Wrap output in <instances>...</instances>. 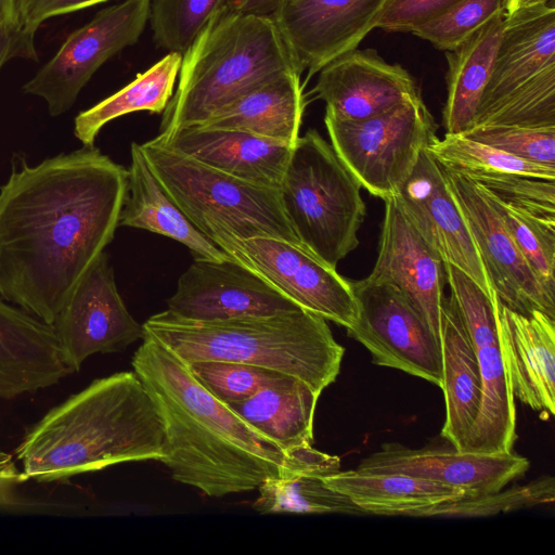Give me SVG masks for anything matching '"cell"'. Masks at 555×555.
<instances>
[{
  "label": "cell",
  "instance_id": "obj_14",
  "mask_svg": "<svg viewBox=\"0 0 555 555\" xmlns=\"http://www.w3.org/2000/svg\"><path fill=\"white\" fill-rule=\"evenodd\" d=\"M442 168L498 299L521 314L539 310L555 319V296L531 270L485 191L470 179Z\"/></svg>",
  "mask_w": 555,
  "mask_h": 555
},
{
  "label": "cell",
  "instance_id": "obj_25",
  "mask_svg": "<svg viewBox=\"0 0 555 555\" xmlns=\"http://www.w3.org/2000/svg\"><path fill=\"white\" fill-rule=\"evenodd\" d=\"M552 66H555L554 3L505 14L491 75L476 115Z\"/></svg>",
  "mask_w": 555,
  "mask_h": 555
},
{
  "label": "cell",
  "instance_id": "obj_31",
  "mask_svg": "<svg viewBox=\"0 0 555 555\" xmlns=\"http://www.w3.org/2000/svg\"><path fill=\"white\" fill-rule=\"evenodd\" d=\"M322 479L364 514L413 516L420 509L465 496L463 490L402 474H365L353 469Z\"/></svg>",
  "mask_w": 555,
  "mask_h": 555
},
{
  "label": "cell",
  "instance_id": "obj_45",
  "mask_svg": "<svg viewBox=\"0 0 555 555\" xmlns=\"http://www.w3.org/2000/svg\"><path fill=\"white\" fill-rule=\"evenodd\" d=\"M284 0H227L225 7L240 13L271 15Z\"/></svg>",
  "mask_w": 555,
  "mask_h": 555
},
{
  "label": "cell",
  "instance_id": "obj_36",
  "mask_svg": "<svg viewBox=\"0 0 555 555\" xmlns=\"http://www.w3.org/2000/svg\"><path fill=\"white\" fill-rule=\"evenodd\" d=\"M555 500V480L546 476L524 486L476 495L463 496L420 509L416 517H480L550 504Z\"/></svg>",
  "mask_w": 555,
  "mask_h": 555
},
{
  "label": "cell",
  "instance_id": "obj_6",
  "mask_svg": "<svg viewBox=\"0 0 555 555\" xmlns=\"http://www.w3.org/2000/svg\"><path fill=\"white\" fill-rule=\"evenodd\" d=\"M140 145L175 203L228 256L237 243L255 236L302 245L285 216L279 189L227 175L154 139Z\"/></svg>",
  "mask_w": 555,
  "mask_h": 555
},
{
  "label": "cell",
  "instance_id": "obj_21",
  "mask_svg": "<svg viewBox=\"0 0 555 555\" xmlns=\"http://www.w3.org/2000/svg\"><path fill=\"white\" fill-rule=\"evenodd\" d=\"M312 93L325 102L326 114L344 120L365 119L421 95L405 68L374 49L358 48L325 65Z\"/></svg>",
  "mask_w": 555,
  "mask_h": 555
},
{
  "label": "cell",
  "instance_id": "obj_39",
  "mask_svg": "<svg viewBox=\"0 0 555 555\" xmlns=\"http://www.w3.org/2000/svg\"><path fill=\"white\" fill-rule=\"evenodd\" d=\"M461 134L516 157L555 168V126H475Z\"/></svg>",
  "mask_w": 555,
  "mask_h": 555
},
{
  "label": "cell",
  "instance_id": "obj_29",
  "mask_svg": "<svg viewBox=\"0 0 555 555\" xmlns=\"http://www.w3.org/2000/svg\"><path fill=\"white\" fill-rule=\"evenodd\" d=\"M319 397L302 380L284 376L248 398L227 405L262 437L289 453L312 446Z\"/></svg>",
  "mask_w": 555,
  "mask_h": 555
},
{
  "label": "cell",
  "instance_id": "obj_16",
  "mask_svg": "<svg viewBox=\"0 0 555 555\" xmlns=\"http://www.w3.org/2000/svg\"><path fill=\"white\" fill-rule=\"evenodd\" d=\"M386 0H284L270 16L297 72L309 79L336 57L358 48Z\"/></svg>",
  "mask_w": 555,
  "mask_h": 555
},
{
  "label": "cell",
  "instance_id": "obj_26",
  "mask_svg": "<svg viewBox=\"0 0 555 555\" xmlns=\"http://www.w3.org/2000/svg\"><path fill=\"white\" fill-rule=\"evenodd\" d=\"M441 383L446 420L441 436L464 451L481 403V377L469 334L451 297L441 313Z\"/></svg>",
  "mask_w": 555,
  "mask_h": 555
},
{
  "label": "cell",
  "instance_id": "obj_12",
  "mask_svg": "<svg viewBox=\"0 0 555 555\" xmlns=\"http://www.w3.org/2000/svg\"><path fill=\"white\" fill-rule=\"evenodd\" d=\"M229 257L261 275L301 308L346 330L357 319L350 281L300 244L272 236L237 243Z\"/></svg>",
  "mask_w": 555,
  "mask_h": 555
},
{
  "label": "cell",
  "instance_id": "obj_4",
  "mask_svg": "<svg viewBox=\"0 0 555 555\" xmlns=\"http://www.w3.org/2000/svg\"><path fill=\"white\" fill-rule=\"evenodd\" d=\"M143 326L188 365L209 360L253 364L300 379L318 395L336 380L345 353L326 320L306 309L222 321H190L165 310Z\"/></svg>",
  "mask_w": 555,
  "mask_h": 555
},
{
  "label": "cell",
  "instance_id": "obj_33",
  "mask_svg": "<svg viewBox=\"0 0 555 555\" xmlns=\"http://www.w3.org/2000/svg\"><path fill=\"white\" fill-rule=\"evenodd\" d=\"M322 476L297 474L268 478L258 490L253 508L260 514H364L346 495L325 485Z\"/></svg>",
  "mask_w": 555,
  "mask_h": 555
},
{
  "label": "cell",
  "instance_id": "obj_47",
  "mask_svg": "<svg viewBox=\"0 0 555 555\" xmlns=\"http://www.w3.org/2000/svg\"><path fill=\"white\" fill-rule=\"evenodd\" d=\"M18 18V0H0V18Z\"/></svg>",
  "mask_w": 555,
  "mask_h": 555
},
{
  "label": "cell",
  "instance_id": "obj_2",
  "mask_svg": "<svg viewBox=\"0 0 555 555\" xmlns=\"http://www.w3.org/2000/svg\"><path fill=\"white\" fill-rule=\"evenodd\" d=\"M131 359L164 425L160 462L172 479L207 496L255 490L268 478L340 469L312 446L283 452L211 395L189 366L147 335Z\"/></svg>",
  "mask_w": 555,
  "mask_h": 555
},
{
  "label": "cell",
  "instance_id": "obj_46",
  "mask_svg": "<svg viewBox=\"0 0 555 555\" xmlns=\"http://www.w3.org/2000/svg\"><path fill=\"white\" fill-rule=\"evenodd\" d=\"M553 3L554 0H505L504 12L511 14L518 9Z\"/></svg>",
  "mask_w": 555,
  "mask_h": 555
},
{
  "label": "cell",
  "instance_id": "obj_13",
  "mask_svg": "<svg viewBox=\"0 0 555 555\" xmlns=\"http://www.w3.org/2000/svg\"><path fill=\"white\" fill-rule=\"evenodd\" d=\"M52 325L73 373L89 357L120 352L146 335L124 304L104 251L80 278Z\"/></svg>",
  "mask_w": 555,
  "mask_h": 555
},
{
  "label": "cell",
  "instance_id": "obj_44",
  "mask_svg": "<svg viewBox=\"0 0 555 555\" xmlns=\"http://www.w3.org/2000/svg\"><path fill=\"white\" fill-rule=\"evenodd\" d=\"M24 481L13 456L0 450V506L17 504V488Z\"/></svg>",
  "mask_w": 555,
  "mask_h": 555
},
{
  "label": "cell",
  "instance_id": "obj_37",
  "mask_svg": "<svg viewBox=\"0 0 555 555\" xmlns=\"http://www.w3.org/2000/svg\"><path fill=\"white\" fill-rule=\"evenodd\" d=\"M227 0H151L149 22L157 47L184 54Z\"/></svg>",
  "mask_w": 555,
  "mask_h": 555
},
{
  "label": "cell",
  "instance_id": "obj_20",
  "mask_svg": "<svg viewBox=\"0 0 555 555\" xmlns=\"http://www.w3.org/2000/svg\"><path fill=\"white\" fill-rule=\"evenodd\" d=\"M444 168L457 172L496 198L555 212V168L542 166L461 133H446L427 147Z\"/></svg>",
  "mask_w": 555,
  "mask_h": 555
},
{
  "label": "cell",
  "instance_id": "obj_27",
  "mask_svg": "<svg viewBox=\"0 0 555 555\" xmlns=\"http://www.w3.org/2000/svg\"><path fill=\"white\" fill-rule=\"evenodd\" d=\"M127 193L119 225L157 233L186 246L194 257L222 260L229 256L189 220L152 171L138 143L130 149Z\"/></svg>",
  "mask_w": 555,
  "mask_h": 555
},
{
  "label": "cell",
  "instance_id": "obj_43",
  "mask_svg": "<svg viewBox=\"0 0 555 555\" xmlns=\"http://www.w3.org/2000/svg\"><path fill=\"white\" fill-rule=\"evenodd\" d=\"M34 40L18 18H0V69L14 57L36 59Z\"/></svg>",
  "mask_w": 555,
  "mask_h": 555
},
{
  "label": "cell",
  "instance_id": "obj_42",
  "mask_svg": "<svg viewBox=\"0 0 555 555\" xmlns=\"http://www.w3.org/2000/svg\"><path fill=\"white\" fill-rule=\"evenodd\" d=\"M107 0H18V17L24 29L36 34L50 17L79 11Z\"/></svg>",
  "mask_w": 555,
  "mask_h": 555
},
{
  "label": "cell",
  "instance_id": "obj_19",
  "mask_svg": "<svg viewBox=\"0 0 555 555\" xmlns=\"http://www.w3.org/2000/svg\"><path fill=\"white\" fill-rule=\"evenodd\" d=\"M528 459L509 452L481 453L452 449H411L385 443L364 457L356 470L365 474H402L463 490L465 496L499 491L521 477Z\"/></svg>",
  "mask_w": 555,
  "mask_h": 555
},
{
  "label": "cell",
  "instance_id": "obj_10",
  "mask_svg": "<svg viewBox=\"0 0 555 555\" xmlns=\"http://www.w3.org/2000/svg\"><path fill=\"white\" fill-rule=\"evenodd\" d=\"M350 284L357 319L348 336L369 350L374 364L440 387V341L409 297L393 284L369 278Z\"/></svg>",
  "mask_w": 555,
  "mask_h": 555
},
{
  "label": "cell",
  "instance_id": "obj_32",
  "mask_svg": "<svg viewBox=\"0 0 555 555\" xmlns=\"http://www.w3.org/2000/svg\"><path fill=\"white\" fill-rule=\"evenodd\" d=\"M181 63L182 54L169 52L122 89L79 113L74 121L75 137L83 146H91L100 130L113 119L139 111L164 112Z\"/></svg>",
  "mask_w": 555,
  "mask_h": 555
},
{
  "label": "cell",
  "instance_id": "obj_35",
  "mask_svg": "<svg viewBox=\"0 0 555 555\" xmlns=\"http://www.w3.org/2000/svg\"><path fill=\"white\" fill-rule=\"evenodd\" d=\"M475 126H555V66L543 69L477 114Z\"/></svg>",
  "mask_w": 555,
  "mask_h": 555
},
{
  "label": "cell",
  "instance_id": "obj_9",
  "mask_svg": "<svg viewBox=\"0 0 555 555\" xmlns=\"http://www.w3.org/2000/svg\"><path fill=\"white\" fill-rule=\"evenodd\" d=\"M447 284L469 334L481 377V403L464 451L509 452L516 439L515 397L503 357L494 298L467 274L444 262Z\"/></svg>",
  "mask_w": 555,
  "mask_h": 555
},
{
  "label": "cell",
  "instance_id": "obj_40",
  "mask_svg": "<svg viewBox=\"0 0 555 555\" xmlns=\"http://www.w3.org/2000/svg\"><path fill=\"white\" fill-rule=\"evenodd\" d=\"M504 4L505 0H461L412 34L439 50L449 51L504 11Z\"/></svg>",
  "mask_w": 555,
  "mask_h": 555
},
{
  "label": "cell",
  "instance_id": "obj_1",
  "mask_svg": "<svg viewBox=\"0 0 555 555\" xmlns=\"http://www.w3.org/2000/svg\"><path fill=\"white\" fill-rule=\"evenodd\" d=\"M128 169L94 145L14 165L0 188V296L53 324L114 238Z\"/></svg>",
  "mask_w": 555,
  "mask_h": 555
},
{
  "label": "cell",
  "instance_id": "obj_41",
  "mask_svg": "<svg viewBox=\"0 0 555 555\" xmlns=\"http://www.w3.org/2000/svg\"><path fill=\"white\" fill-rule=\"evenodd\" d=\"M459 1L461 0H386L376 28L391 33H413Z\"/></svg>",
  "mask_w": 555,
  "mask_h": 555
},
{
  "label": "cell",
  "instance_id": "obj_7",
  "mask_svg": "<svg viewBox=\"0 0 555 555\" xmlns=\"http://www.w3.org/2000/svg\"><path fill=\"white\" fill-rule=\"evenodd\" d=\"M361 188L317 130L297 139L279 188L281 204L301 244L333 268L359 245L366 211Z\"/></svg>",
  "mask_w": 555,
  "mask_h": 555
},
{
  "label": "cell",
  "instance_id": "obj_15",
  "mask_svg": "<svg viewBox=\"0 0 555 555\" xmlns=\"http://www.w3.org/2000/svg\"><path fill=\"white\" fill-rule=\"evenodd\" d=\"M304 309L231 257H194L178 280L167 311L190 321L266 317Z\"/></svg>",
  "mask_w": 555,
  "mask_h": 555
},
{
  "label": "cell",
  "instance_id": "obj_38",
  "mask_svg": "<svg viewBox=\"0 0 555 555\" xmlns=\"http://www.w3.org/2000/svg\"><path fill=\"white\" fill-rule=\"evenodd\" d=\"M188 366L196 379L225 404L244 400L259 389L288 376L261 366L232 361H198Z\"/></svg>",
  "mask_w": 555,
  "mask_h": 555
},
{
  "label": "cell",
  "instance_id": "obj_34",
  "mask_svg": "<svg viewBox=\"0 0 555 555\" xmlns=\"http://www.w3.org/2000/svg\"><path fill=\"white\" fill-rule=\"evenodd\" d=\"M485 193L531 270L555 296V212L513 205Z\"/></svg>",
  "mask_w": 555,
  "mask_h": 555
},
{
  "label": "cell",
  "instance_id": "obj_17",
  "mask_svg": "<svg viewBox=\"0 0 555 555\" xmlns=\"http://www.w3.org/2000/svg\"><path fill=\"white\" fill-rule=\"evenodd\" d=\"M384 202L377 259L367 278L400 288L440 341L447 284L444 261L412 222L397 195Z\"/></svg>",
  "mask_w": 555,
  "mask_h": 555
},
{
  "label": "cell",
  "instance_id": "obj_5",
  "mask_svg": "<svg viewBox=\"0 0 555 555\" xmlns=\"http://www.w3.org/2000/svg\"><path fill=\"white\" fill-rule=\"evenodd\" d=\"M285 70L297 72L272 17L224 4L182 55L178 88L164 109L159 134L205 122Z\"/></svg>",
  "mask_w": 555,
  "mask_h": 555
},
{
  "label": "cell",
  "instance_id": "obj_24",
  "mask_svg": "<svg viewBox=\"0 0 555 555\" xmlns=\"http://www.w3.org/2000/svg\"><path fill=\"white\" fill-rule=\"evenodd\" d=\"M72 373L53 325L0 299V398L36 392Z\"/></svg>",
  "mask_w": 555,
  "mask_h": 555
},
{
  "label": "cell",
  "instance_id": "obj_18",
  "mask_svg": "<svg viewBox=\"0 0 555 555\" xmlns=\"http://www.w3.org/2000/svg\"><path fill=\"white\" fill-rule=\"evenodd\" d=\"M397 197L443 261L463 271L490 298H494L495 293L443 168L427 149L421 152Z\"/></svg>",
  "mask_w": 555,
  "mask_h": 555
},
{
  "label": "cell",
  "instance_id": "obj_22",
  "mask_svg": "<svg viewBox=\"0 0 555 555\" xmlns=\"http://www.w3.org/2000/svg\"><path fill=\"white\" fill-rule=\"evenodd\" d=\"M498 332L514 397L535 411L555 413V319L525 315L494 298Z\"/></svg>",
  "mask_w": 555,
  "mask_h": 555
},
{
  "label": "cell",
  "instance_id": "obj_11",
  "mask_svg": "<svg viewBox=\"0 0 555 555\" xmlns=\"http://www.w3.org/2000/svg\"><path fill=\"white\" fill-rule=\"evenodd\" d=\"M150 5L151 0H124L99 11L68 35L24 91L43 99L53 117L68 111L102 64L137 43L149 22Z\"/></svg>",
  "mask_w": 555,
  "mask_h": 555
},
{
  "label": "cell",
  "instance_id": "obj_3",
  "mask_svg": "<svg viewBox=\"0 0 555 555\" xmlns=\"http://www.w3.org/2000/svg\"><path fill=\"white\" fill-rule=\"evenodd\" d=\"M25 480L63 481L164 456V425L132 371L96 378L51 409L16 449Z\"/></svg>",
  "mask_w": 555,
  "mask_h": 555
},
{
  "label": "cell",
  "instance_id": "obj_28",
  "mask_svg": "<svg viewBox=\"0 0 555 555\" xmlns=\"http://www.w3.org/2000/svg\"><path fill=\"white\" fill-rule=\"evenodd\" d=\"M300 76L296 70L282 72L197 126L241 130L294 145L305 109Z\"/></svg>",
  "mask_w": 555,
  "mask_h": 555
},
{
  "label": "cell",
  "instance_id": "obj_30",
  "mask_svg": "<svg viewBox=\"0 0 555 555\" xmlns=\"http://www.w3.org/2000/svg\"><path fill=\"white\" fill-rule=\"evenodd\" d=\"M504 23L505 12L501 11L457 47L444 51L448 70L442 122L446 133H463L473 127Z\"/></svg>",
  "mask_w": 555,
  "mask_h": 555
},
{
  "label": "cell",
  "instance_id": "obj_23",
  "mask_svg": "<svg viewBox=\"0 0 555 555\" xmlns=\"http://www.w3.org/2000/svg\"><path fill=\"white\" fill-rule=\"evenodd\" d=\"M154 140L216 170L273 189L280 188L293 147L241 130L198 126Z\"/></svg>",
  "mask_w": 555,
  "mask_h": 555
},
{
  "label": "cell",
  "instance_id": "obj_8",
  "mask_svg": "<svg viewBox=\"0 0 555 555\" xmlns=\"http://www.w3.org/2000/svg\"><path fill=\"white\" fill-rule=\"evenodd\" d=\"M324 124L344 165L383 201L399 193L421 152L437 138L436 122L421 95L360 120L325 113Z\"/></svg>",
  "mask_w": 555,
  "mask_h": 555
}]
</instances>
